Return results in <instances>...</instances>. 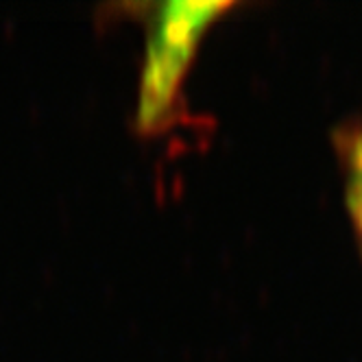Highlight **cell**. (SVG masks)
<instances>
[{
  "label": "cell",
  "mask_w": 362,
  "mask_h": 362,
  "mask_svg": "<svg viewBox=\"0 0 362 362\" xmlns=\"http://www.w3.org/2000/svg\"><path fill=\"white\" fill-rule=\"evenodd\" d=\"M231 3H164L146 20V50L140 76L136 127L144 134L164 129L192 64L199 42Z\"/></svg>",
  "instance_id": "obj_1"
},
{
  "label": "cell",
  "mask_w": 362,
  "mask_h": 362,
  "mask_svg": "<svg viewBox=\"0 0 362 362\" xmlns=\"http://www.w3.org/2000/svg\"><path fill=\"white\" fill-rule=\"evenodd\" d=\"M343 166H345V199L362 245V127L343 134Z\"/></svg>",
  "instance_id": "obj_2"
}]
</instances>
